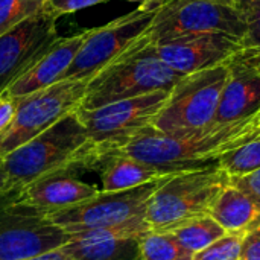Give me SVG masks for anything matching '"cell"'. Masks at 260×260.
<instances>
[{
	"label": "cell",
	"mask_w": 260,
	"mask_h": 260,
	"mask_svg": "<svg viewBox=\"0 0 260 260\" xmlns=\"http://www.w3.org/2000/svg\"><path fill=\"white\" fill-rule=\"evenodd\" d=\"M126 2H137L140 8L143 9H149V11H157L158 8H161L166 2L169 0H126Z\"/></svg>",
	"instance_id": "32"
},
{
	"label": "cell",
	"mask_w": 260,
	"mask_h": 260,
	"mask_svg": "<svg viewBox=\"0 0 260 260\" xmlns=\"http://www.w3.org/2000/svg\"><path fill=\"white\" fill-rule=\"evenodd\" d=\"M229 34L244 38L247 17L242 0H169L157 9L146 34L155 44L192 34Z\"/></svg>",
	"instance_id": "6"
},
{
	"label": "cell",
	"mask_w": 260,
	"mask_h": 260,
	"mask_svg": "<svg viewBox=\"0 0 260 260\" xmlns=\"http://www.w3.org/2000/svg\"><path fill=\"white\" fill-rule=\"evenodd\" d=\"M245 233H225L207 248L193 254V260H239Z\"/></svg>",
	"instance_id": "24"
},
{
	"label": "cell",
	"mask_w": 260,
	"mask_h": 260,
	"mask_svg": "<svg viewBox=\"0 0 260 260\" xmlns=\"http://www.w3.org/2000/svg\"><path fill=\"white\" fill-rule=\"evenodd\" d=\"M210 216L227 233H247L260 224V204L229 184L218 197Z\"/></svg>",
	"instance_id": "19"
},
{
	"label": "cell",
	"mask_w": 260,
	"mask_h": 260,
	"mask_svg": "<svg viewBox=\"0 0 260 260\" xmlns=\"http://www.w3.org/2000/svg\"><path fill=\"white\" fill-rule=\"evenodd\" d=\"M46 8V0H0V35Z\"/></svg>",
	"instance_id": "23"
},
{
	"label": "cell",
	"mask_w": 260,
	"mask_h": 260,
	"mask_svg": "<svg viewBox=\"0 0 260 260\" xmlns=\"http://www.w3.org/2000/svg\"><path fill=\"white\" fill-rule=\"evenodd\" d=\"M230 184L241 189L260 204V169L245 177H230Z\"/></svg>",
	"instance_id": "27"
},
{
	"label": "cell",
	"mask_w": 260,
	"mask_h": 260,
	"mask_svg": "<svg viewBox=\"0 0 260 260\" xmlns=\"http://www.w3.org/2000/svg\"><path fill=\"white\" fill-rule=\"evenodd\" d=\"M229 76L213 123H229L260 111V72L238 56L227 62Z\"/></svg>",
	"instance_id": "15"
},
{
	"label": "cell",
	"mask_w": 260,
	"mask_h": 260,
	"mask_svg": "<svg viewBox=\"0 0 260 260\" xmlns=\"http://www.w3.org/2000/svg\"><path fill=\"white\" fill-rule=\"evenodd\" d=\"M247 2H250V3H253L256 6H260V0H247Z\"/></svg>",
	"instance_id": "34"
},
{
	"label": "cell",
	"mask_w": 260,
	"mask_h": 260,
	"mask_svg": "<svg viewBox=\"0 0 260 260\" xmlns=\"http://www.w3.org/2000/svg\"><path fill=\"white\" fill-rule=\"evenodd\" d=\"M107 2L111 0H46V9L55 14L56 17H61L64 14H73L85 8Z\"/></svg>",
	"instance_id": "26"
},
{
	"label": "cell",
	"mask_w": 260,
	"mask_h": 260,
	"mask_svg": "<svg viewBox=\"0 0 260 260\" xmlns=\"http://www.w3.org/2000/svg\"><path fill=\"white\" fill-rule=\"evenodd\" d=\"M161 62L180 75L227 64L241 49L242 40L229 34H192L152 44Z\"/></svg>",
	"instance_id": "13"
},
{
	"label": "cell",
	"mask_w": 260,
	"mask_h": 260,
	"mask_svg": "<svg viewBox=\"0 0 260 260\" xmlns=\"http://www.w3.org/2000/svg\"><path fill=\"white\" fill-rule=\"evenodd\" d=\"M238 56H239V58H242L244 61H247L248 64H251L253 67H256V69H257V70L260 72V58H256V56H250V55L244 53L242 50H239V52H238Z\"/></svg>",
	"instance_id": "33"
},
{
	"label": "cell",
	"mask_w": 260,
	"mask_h": 260,
	"mask_svg": "<svg viewBox=\"0 0 260 260\" xmlns=\"http://www.w3.org/2000/svg\"><path fill=\"white\" fill-rule=\"evenodd\" d=\"M169 93L171 90H158L94 110L78 108L76 114L96 149L98 158L110 151L122 149L136 134L152 125Z\"/></svg>",
	"instance_id": "8"
},
{
	"label": "cell",
	"mask_w": 260,
	"mask_h": 260,
	"mask_svg": "<svg viewBox=\"0 0 260 260\" xmlns=\"http://www.w3.org/2000/svg\"><path fill=\"white\" fill-rule=\"evenodd\" d=\"M229 184L230 177L218 161L168 177L149 198L146 207L149 229L169 233L192 219L209 216Z\"/></svg>",
	"instance_id": "4"
},
{
	"label": "cell",
	"mask_w": 260,
	"mask_h": 260,
	"mask_svg": "<svg viewBox=\"0 0 260 260\" xmlns=\"http://www.w3.org/2000/svg\"><path fill=\"white\" fill-rule=\"evenodd\" d=\"M168 177L125 190H99L82 203L47 213V218L69 235L88 229L111 227L146 219L149 198Z\"/></svg>",
	"instance_id": "9"
},
{
	"label": "cell",
	"mask_w": 260,
	"mask_h": 260,
	"mask_svg": "<svg viewBox=\"0 0 260 260\" xmlns=\"http://www.w3.org/2000/svg\"><path fill=\"white\" fill-rule=\"evenodd\" d=\"M90 79H62L44 90L18 99L9 126L0 134V160L30 142L64 116L73 113L84 99Z\"/></svg>",
	"instance_id": "7"
},
{
	"label": "cell",
	"mask_w": 260,
	"mask_h": 260,
	"mask_svg": "<svg viewBox=\"0 0 260 260\" xmlns=\"http://www.w3.org/2000/svg\"><path fill=\"white\" fill-rule=\"evenodd\" d=\"M146 219L70 233L61 250L73 260H142L140 238L149 232Z\"/></svg>",
	"instance_id": "14"
},
{
	"label": "cell",
	"mask_w": 260,
	"mask_h": 260,
	"mask_svg": "<svg viewBox=\"0 0 260 260\" xmlns=\"http://www.w3.org/2000/svg\"><path fill=\"white\" fill-rule=\"evenodd\" d=\"M69 239L44 212L21 200L0 207V260L35 257L61 248Z\"/></svg>",
	"instance_id": "11"
},
{
	"label": "cell",
	"mask_w": 260,
	"mask_h": 260,
	"mask_svg": "<svg viewBox=\"0 0 260 260\" xmlns=\"http://www.w3.org/2000/svg\"><path fill=\"white\" fill-rule=\"evenodd\" d=\"M84 37L85 30L70 37H59L52 47L5 93L11 98L20 99L62 81L84 41Z\"/></svg>",
	"instance_id": "16"
},
{
	"label": "cell",
	"mask_w": 260,
	"mask_h": 260,
	"mask_svg": "<svg viewBox=\"0 0 260 260\" xmlns=\"http://www.w3.org/2000/svg\"><path fill=\"white\" fill-rule=\"evenodd\" d=\"M247 17V34L242 38V52L260 58V6H256L247 0H242Z\"/></svg>",
	"instance_id": "25"
},
{
	"label": "cell",
	"mask_w": 260,
	"mask_h": 260,
	"mask_svg": "<svg viewBox=\"0 0 260 260\" xmlns=\"http://www.w3.org/2000/svg\"><path fill=\"white\" fill-rule=\"evenodd\" d=\"M24 260H73L72 257H69L61 248L58 250H53V251H49V253H44V254H40V256H35V257H29V259Z\"/></svg>",
	"instance_id": "31"
},
{
	"label": "cell",
	"mask_w": 260,
	"mask_h": 260,
	"mask_svg": "<svg viewBox=\"0 0 260 260\" xmlns=\"http://www.w3.org/2000/svg\"><path fill=\"white\" fill-rule=\"evenodd\" d=\"M155 12L139 6L104 26L87 29L64 79H91L148 30Z\"/></svg>",
	"instance_id": "10"
},
{
	"label": "cell",
	"mask_w": 260,
	"mask_h": 260,
	"mask_svg": "<svg viewBox=\"0 0 260 260\" xmlns=\"http://www.w3.org/2000/svg\"><path fill=\"white\" fill-rule=\"evenodd\" d=\"M21 200V192H5V171H3V166L0 163V207L9 204V203H14V201H18Z\"/></svg>",
	"instance_id": "30"
},
{
	"label": "cell",
	"mask_w": 260,
	"mask_h": 260,
	"mask_svg": "<svg viewBox=\"0 0 260 260\" xmlns=\"http://www.w3.org/2000/svg\"><path fill=\"white\" fill-rule=\"evenodd\" d=\"M93 169L99 171L104 192L125 190L168 177L161 169L139 161L123 151H110L98 158ZM174 175V174H172Z\"/></svg>",
	"instance_id": "18"
},
{
	"label": "cell",
	"mask_w": 260,
	"mask_h": 260,
	"mask_svg": "<svg viewBox=\"0 0 260 260\" xmlns=\"http://www.w3.org/2000/svg\"><path fill=\"white\" fill-rule=\"evenodd\" d=\"M18 99L11 98L8 93L0 94V134L9 126L17 111Z\"/></svg>",
	"instance_id": "29"
},
{
	"label": "cell",
	"mask_w": 260,
	"mask_h": 260,
	"mask_svg": "<svg viewBox=\"0 0 260 260\" xmlns=\"http://www.w3.org/2000/svg\"><path fill=\"white\" fill-rule=\"evenodd\" d=\"M142 260H193V253L184 248L172 233L152 232L140 238Z\"/></svg>",
	"instance_id": "21"
},
{
	"label": "cell",
	"mask_w": 260,
	"mask_h": 260,
	"mask_svg": "<svg viewBox=\"0 0 260 260\" xmlns=\"http://www.w3.org/2000/svg\"><path fill=\"white\" fill-rule=\"evenodd\" d=\"M260 136V111L241 120L171 136L152 125L136 134L120 151L172 175L215 165L218 158Z\"/></svg>",
	"instance_id": "1"
},
{
	"label": "cell",
	"mask_w": 260,
	"mask_h": 260,
	"mask_svg": "<svg viewBox=\"0 0 260 260\" xmlns=\"http://www.w3.org/2000/svg\"><path fill=\"white\" fill-rule=\"evenodd\" d=\"M146 32L139 37L117 59L88 81L84 99L78 108L94 110L158 90H172L184 75L161 62Z\"/></svg>",
	"instance_id": "3"
},
{
	"label": "cell",
	"mask_w": 260,
	"mask_h": 260,
	"mask_svg": "<svg viewBox=\"0 0 260 260\" xmlns=\"http://www.w3.org/2000/svg\"><path fill=\"white\" fill-rule=\"evenodd\" d=\"M227 76V64L184 75L171 90L152 126L165 134L181 136L212 125Z\"/></svg>",
	"instance_id": "5"
},
{
	"label": "cell",
	"mask_w": 260,
	"mask_h": 260,
	"mask_svg": "<svg viewBox=\"0 0 260 260\" xmlns=\"http://www.w3.org/2000/svg\"><path fill=\"white\" fill-rule=\"evenodd\" d=\"M169 233H172L184 248H187L190 253L195 254L212 245L215 241L222 238L227 232L209 215V216L192 219L174 229Z\"/></svg>",
	"instance_id": "20"
},
{
	"label": "cell",
	"mask_w": 260,
	"mask_h": 260,
	"mask_svg": "<svg viewBox=\"0 0 260 260\" xmlns=\"http://www.w3.org/2000/svg\"><path fill=\"white\" fill-rule=\"evenodd\" d=\"M239 260H260V224L245 233Z\"/></svg>",
	"instance_id": "28"
},
{
	"label": "cell",
	"mask_w": 260,
	"mask_h": 260,
	"mask_svg": "<svg viewBox=\"0 0 260 260\" xmlns=\"http://www.w3.org/2000/svg\"><path fill=\"white\" fill-rule=\"evenodd\" d=\"M218 165L229 177H245L260 169V136L221 155Z\"/></svg>",
	"instance_id": "22"
},
{
	"label": "cell",
	"mask_w": 260,
	"mask_h": 260,
	"mask_svg": "<svg viewBox=\"0 0 260 260\" xmlns=\"http://www.w3.org/2000/svg\"><path fill=\"white\" fill-rule=\"evenodd\" d=\"M58 17L46 8L0 35V94L21 78L61 37Z\"/></svg>",
	"instance_id": "12"
},
{
	"label": "cell",
	"mask_w": 260,
	"mask_h": 260,
	"mask_svg": "<svg viewBox=\"0 0 260 260\" xmlns=\"http://www.w3.org/2000/svg\"><path fill=\"white\" fill-rule=\"evenodd\" d=\"M101 189L79 180L73 169H61L43 175L21 190V201L37 207L46 215L82 203Z\"/></svg>",
	"instance_id": "17"
},
{
	"label": "cell",
	"mask_w": 260,
	"mask_h": 260,
	"mask_svg": "<svg viewBox=\"0 0 260 260\" xmlns=\"http://www.w3.org/2000/svg\"><path fill=\"white\" fill-rule=\"evenodd\" d=\"M96 160V149L73 111L0 160L5 171V192H21L37 178L55 171L93 169Z\"/></svg>",
	"instance_id": "2"
}]
</instances>
